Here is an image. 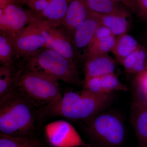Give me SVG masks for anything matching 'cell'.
<instances>
[{
    "instance_id": "obj_12",
    "label": "cell",
    "mask_w": 147,
    "mask_h": 147,
    "mask_svg": "<svg viewBox=\"0 0 147 147\" xmlns=\"http://www.w3.org/2000/svg\"><path fill=\"white\" fill-rule=\"evenodd\" d=\"M117 63V61L108 54L86 58L85 66V80L101 77L114 72Z\"/></svg>"
},
{
    "instance_id": "obj_22",
    "label": "cell",
    "mask_w": 147,
    "mask_h": 147,
    "mask_svg": "<svg viewBox=\"0 0 147 147\" xmlns=\"http://www.w3.org/2000/svg\"><path fill=\"white\" fill-rule=\"evenodd\" d=\"M136 75L134 84V102L147 105V69Z\"/></svg>"
},
{
    "instance_id": "obj_10",
    "label": "cell",
    "mask_w": 147,
    "mask_h": 147,
    "mask_svg": "<svg viewBox=\"0 0 147 147\" xmlns=\"http://www.w3.org/2000/svg\"><path fill=\"white\" fill-rule=\"evenodd\" d=\"M100 24V21L92 14L91 11L89 16L77 28L72 36V42L76 55L83 50L86 57L88 47Z\"/></svg>"
},
{
    "instance_id": "obj_17",
    "label": "cell",
    "mask_w": 147,
    "mask_h": 147,
    "mask_svg": "<svg viewBox=\"0 0 147 147\" xmlns=\"http://www.w3.org/2000/svg\"><path fill=\"white\" fill-rule=\"evenodd\" d=\"M140 45L133 37L127 33L123 34L116 37L115 43L111 53L115 56L117 62L121 64Z\"/></svg>"
},
{
    "instance_id": "obj_32",
    "label": "cell",
    "mask_w": 147,
    "mask_h": 147,
    "mask_svg": "<svg viewBox=\"0 0 147 147\" xmlns=\"http://www.w3.org/2000/svg\"><path fill=\"white\" fill-rule=\"evenodd\" d=\"M27 1H28V0H27ZM45 1H50V0H45Z\"/></svg>"
},
{
    "instance_id": "obj_21",
    "label": "cell",
    "mask_w": 147,
    "mask_h": 147,
    "mask_svg": "<svg viewBox=\"0 0 147 147\" xmlns=\"http://www.w3.org/2000/svg\"><path fill=\"white\" fill-rule=\"evenodd\" d=\"M116 36L114 35L92 41L87 50L86 59L93 56L108 54L111 52L115 43Z\"/></svg>"
},
{
    "instance_id": "obj_9",
    "label": "cell",
    "mask_w": 147,
    "mask_h": 147,
    "mask_svg": "<svg viewBox=\"0 0 147 147\" xmlns=\"http://www.w3.org/2000/svg\"><path fill=\"white\" fill-rule=\"evenodd\" d=\"M18 4L16 2L11 3L3 10H0V31L16 34L39 15Z\"/></svg>"
},
{
    "instance_id": "obj_1",
    "label": "cell",
    "mask_w": 147,
    "mask_h": 147,
    "mask_svg": "<svg viewBox=\"0 0 147 147\" xmlns=\"http://www.w3.org/2000/svg\"><path fill=\"white\" fill-rule=\"evenodd\" d=\"M111 95L96 94L84 89L81 92H66L58 101L41 108L38 114L42 119L61 117L89 122L110 101Z\"/></svg>"
},
{
    "instance_id": "obj_8",
    "label": "cell",
    "mask_w": 147,
    "mask_h": 147,
    "mask_svg": "<svg viewBox=\"0 0 147 147\" xmlns=\"http://www.w3.org/2000/svg\"><path fill=\"white\" fill-rule=\"evenodd\" d=\"M40 16L38 15L27 26L13 35L15 59L27 57L41 48L47 47L45 38L38 27Z\"/></svg>"
},
{
    "instance_id": "obj_2",
    "label": "cell",
    "mask_w": 147,
    "mask_h": 147,
    "mask_svg": "<svg viewBox=\"0 0 147 147\" xmlns=\"http://www.w3.org/2000/svg\"><path fill=\"white\" fill-rule=\"evenodd\" d=\"M21 59L23 67L55 80L81 86L76 62L48 47Z\"/></svg>"
},
{
    "instance_id": "obj_24",
    "label": "cell",
    "mask_w": 147,
    "mask_h": 147,
    "mask_svg": "<svg viewBox=\"0 0 147 147\" xmlns=\"http://www.w3.org/2000/svg\"><path fill=\"white\" fill-rule=\"evenodd\" d=\"M83 88V89L94 94H106L102 88L100 77H93L85 80Z\"/></svg>"
},
{
    "instance_id": "obj_29",
    "label": "cell",
    "mask_w": 147,
    "mask_h": 147,
    "mask_svg": "<svg viewBox=\"0 0 147 147\" xmlns=\"http://www.w3.org/2000/svg\"><path fill=\"white\" fill-rule=\"evenodd\" d=\"M117 1L122 4L127 8L130 9L132 12H137L136 3L135 0H115Z\"/></svg>"
},
{
    "instance_id": "obj_5",
    "label": "cell",
    "mask_w": 147,
    "mask_h": 147,
    "mask_svg": "<svg viewBox=\"0 0 147 147\" xmlns=\"http://www.w3.org/2000/svg\"><path fill=\"white\" fill-rule=\"evenodd\" d=\"M88 129L99 143L107 146H120L123 142L125 131L119 118L109 113L97 115L89 122Z\"/></svg>"
},
{
    "instance_id": "obj_4",
    "label": "cell",
    "mask_w": 147,
    "mask_h": 147,
    "mask_svg": "<svg viewBox=\"0 0 147 147\" xmlns=\"http://www.w3.org/2000/svg\"><path fill=\"white\" fill-rule=\"evenodd\" d=\"M14 84L29 97L34 100L50 104L62 96L57 80L23 67L15 75Z\"/></svg>"
},
{
    "instance_id": "obj_16",
    "label": "cell",
    "mask_w": 147,
    "mask_h": 147,
    "mask_svg": "<svg viewBox=\"0 0 147 147\" xmlns=\"http://www.w3.org/2000/svg\"><path fill=\"white\" fill-rule=\"evenodd\" d=\"M127 73L138 74L147 69V50L140 45L131 55L121 63Z\"/></svg>"
},
{
    "instance_id": "obj_19",
    "label": "cell",
    "mask_w": 147,
    "mask_h": 147,
    "mask_svg": "<svg viewBox=\"0 0 147 147\" xmlns=\"http://www.w3.org/2000/svg\"><path fill=\"white\" fill-rule=\"evenodd\" d=\"M91 10L105 14L128 13L127 7L115 0H86Z\"/></svg>"
},
{
    "instance_id": "obj_11",
    "label": "cell",
    "mask_w": 147,
    "mask_h": 147,
    "mask_svg": "<svg viewBox=\"0 0 147 147\" xmlns=\"http://www.w3.org/2000/svg\"><path fill=\"white\" fill-rule=\"evenodd\" d=\"M91 11L86 0H70L62 26L71 41L74 32L89 16Z\"/></svg>"
},
{
    "instance_id": "obj_14",
    "label": "cell",
    "mask_w": 147,
    "mask_h": 147,
    "mask_svg": "<svg viewBox=\"0 0 147 147\" xmlns=\"http://www.w3.org/2000/svg\"><path fill=\"white\" fill-rule=\"evenodd\" d=\"M131 121L138 139L137 147H147V105L133 102Z\"/></svg>"
},
{
    "instance_id": "obj_7",
    "label": "cell",
    "mask_w": 147,
    "mask_h": 147,
    "mask_svg": "<svg viewBox=\"0 0 147 147\" xmlns=\"http://www.w3.org/2000/svg\"><path fill=\"white\" fill-rule=\"evenodd\" d=\"M44 131L47 142L53 147H92L83 141L71 124L63 120L48 123Z\"/></svg>"
},
{
    "instance_id": "obj_23",
    "label": "cell",
    "mask_w": 147,
    "mask_h": 147,
    "mask_svg": "<svg viewBox=\"0 0 147 147\" xmlns=\"http://www.w3.org/2000/svg\"><path fill=\"white\" fill-rule=\"evenodd\" d=\"M101 84L105 93H112L115 91L126 92L128 88L120 81L114 72L100 77Z\"/></svg>"
},
{
    "instance_id": "obj_27",
    "label": "cell",
    "mask_w": 147,
    "mask_h": 147,
    "mask_svg": "<svg viewBox=\"0 0 147 147\" xmlns=\"http://www.w3.org/2000/svg\"><path fill=\"white\" fill-rule=\"evenodd\" d=\"M139 16L147 21V0H135Z\"/></svg>"
},
{
    "instance_id": "obj_25",
    "label": "cell",
    "mask_w": 147,
    "mask_h": 147,
    "mask_svg": "<svg viewBox=\"0 0 147 147\" xmlns=\"http://www.w3.org/2000/svg\"><path fill=\"white\" fill-rule=\"evenodd\" d=\"M49 1L45 0H28L25 4L26 5L34 12L40 14L49 3Z\"/></svg>"
},
{
    "instance_id": "obj_3",
    "label": "cell",
    "mask_w": 147,
    "mask_h": 147,
    "mask_svg": "<svg viewBox=\"0 0 147 147\" xmlns=\"http://www.w3.org/2000/svg\"><path fill=\"white\" fill-rule=\"evenodd\" d=\"M34 115L30 103L14 90L0 101L1 134L26 137L34 126Z\"/></svg>"
},
{
    "instance_id": "obj_15",
    "label": "cell",
    "mask_w": 147,
    "mask_h": 147,
    "mask_svg": "<svg viewBox=\"0 0 147 147\" xmlns=\"http://www.w3.org/2000/svg\"><path fill=\"white\" fill-rule=\"evenodd\" d=\"M70 0H50L40 15L51 24L62 26Z\"/></svg>"
},
{
    "instance_id": "obj_31",
    "label": "cell",
    "mask_w": 147,
    "mask_h": 147,
    "mask_svg": "<svg viewBox=\"0 0 147 147\" xmlns=\"http://www.w3.org/2000/svg\"><path fill=\"white\" fill-rule=\"evenodd\" d=\"M18 3L24 4H25V3L26 1L27 0H15Z\"/></svg>"
},
{
    "instance_id": "obj_28",
    "label": "cell",
    "mask_w": 147,
    "mask_h": 147,
    "mask_svg": "<svg viewBox=\"0 0 147 147\" xmlns=\"http://www.w3.org/2000/svg\"><path fill=\"white\" fill-rule=\"evenodd\" d=\"M14 147H42V146L36 139L27 137L25 141Z\"/></svg>"
},
{
    "instance_id": "obj_6",
    "label": "cell",
    "mask_w": 147,
    "mask_h": 147,
    "mask_svg": "<svg viewBox=\"0 0 147 147\" xmlns=\"http://www.w3.org/2000/svg\"><path fill=\"white\" fill-rule=\"evenodd\" d=\"M38 27L45 38L47 47L59 53L68 59L74 61L76 55L71 38L62 26L51 24L40 16Z\"/></svg>"
},
{
    "instance_id": "obj_18",
    "label": "cell",
    "mask_w": 147,
    "mask_h": 147,
    "mask_svg": "<svg viewBox=\"0 0 147 147\" xmlns=\"http://www.w3.org/2000/svg\"><path fill=\"white\" fill-rule=\"evenodd\" d=\"M13 35L0 31V63L1 65L13 66L16 58Z\"/></svg>"
},
{
    "instance_id": "obj_26",
    "label": "cell",
    "mask_w": 147,
    "mask_h": 147,
    "mask_svg": "<svg viewBox=\"0 0 147 147\" xmlns=\"http://www.w3.org/2000/svg\"><path fill=\"white\" fill-rule=\"evenodd\" d=\"M112 35L113 34L110 29L101 24L96 30L92 41L102 39Z\"/></svg>"
},
{
    "instance_id": "obj_30",
    "label": "cell",
    "mask_w": 147,
    "mask_h": 147,
    "mask_svg": "<svg viewBox=\"0 0 147 147\" xmlns=\"http://www.w3.org/2000/svg\"><path fill=\"white\" fill-rule=\"evenodd\" d=\"M14 2L16 1L15 0H0V10H3L7 5Z\"/></svg>"
},
{
    "instance_id": "obj_20",
    "label": "cell",
    "mask_w": 147,
    "mask_h": 147,
    "mask_svg": "<svg viewBox=\"0 0 147 147\" xmlns=\"http://www.w3.org/2000/svg\"><path fill=\"white\" fill-rule=\"evenodd\" d=\"M13 66L1 65L0 67V101L9 96L15 90Z\"/></svg>"
},
{
    "instance_id": "obj_13",
    "label": "cell",
    "mask_w": 147,
    "mask_h": 147,
    "mask_svg": "<svg viewBox=\"0 0 147 147\" xmlns=\"http://www.w3.org/2000/svg\"><path fill=\"white\" fill-rule=\"evenodd\" d=\"M93 16L100 21V24L107 27L116 37L127 33L129 29V13L105 14L91 11Z\"/></svg>"
}]
</instances>
